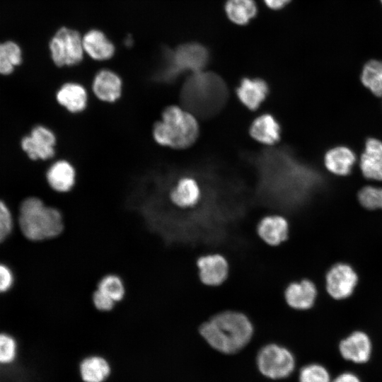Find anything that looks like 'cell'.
<instances>
[{
	"label": "cell",
	"instance_id": "21",
	"mask_svg": "<svg viewBox=\"0 0 382 382\" xmlns=\"http://www.w3.org/2000/svg\"><path fill=\"white\" fill-rule=\"evenodd\" d=\"M268 92L267 84L260 79H243L237 88L238 98L250 110L257 109Z\"/></svg>",
	"mask_w": 382,
	"mask_h": 382
},
{
	"label": "cell",
	"instance_id": "3",
	"mask_svg": "<svg viewBox=\"0 0 382 382\" xmlns=\"http://www.w3.org/2000/svg\"><path fill=\"white\" fill-rule=\"evenodd\" d=\"M226 97L227 90L223 80L212 72L192 73L183 86V99L187 108L203 117L218 112Z\"/></svg>",
	"mask_w": 382,
	"mask_h": 382
},
{
	"label": "cell",
	"instance_id": "15",
	"mask_svg": "<svg viewBox=\"0 0 382 382\" xmlns=\"http://www.w3.org/2000/svg\"><path fill=\"white\" fill-rule=\"evenodd\" d=\"M55 98L60 106L72 114L84 111L88 103L86 88L82 84L74 81L63 83L57 91Z\"/></svg>",
	"mask_w": 382,
	"mask_h": 382
},
{
	"label": "cell",
	"instance_id": "8",
	"mask_svg": "<svg viewBox=\"0 0 382 382\" xmlns=\"http://www.w3.org/2000/svg\"><path fill=\"white\" fill-rule=\"evenodd\" d=\"M57 137L54 132L44 125H37L25 136L21 146L28 156L34 161H45L55 154Z\"/></svg>",
	"mask_w": 382,
	"mask_h": 382
},
{
	"label": "cell",
	"instance_id": "13",
	"mask_svg": "<svg viewBox=\"0 0 382 382\" xmlns=\"http://www.w3.org/2000/svg\"><path fill=\"white\" fill-rule=\"evenodd\" d=\"M202 187L197 179L192 175L180 177L171 187L169 199L180 209L195 207L202 197Z\"/></svg>",
	"mask_w": 382,
	"mask_h": 382
},
{
	"label": "cell",
	"instance_id": "36",
	"mask_svg": "<svg viewBox=\"0 0 382 382\" xmlns=\"http://www.w3.org/2000/svg\"><path fill=\"white\" fill-rule=\"evenodd\" d=\"M381 3H382V0H381Z\"/></svg>",
	"mask_w": 382,
	"mask_h": 382
},
{
	"label": "cell",
	"instance_id": "31",
	"mask_svg": "<svg viewBox=\"0 0 382 382\" xmlns=\"http://www.w3.org/2000/svg\"><path fill=\"white\" fill-rule=\"evenodd\" d=\"M13 228L11 213L3 202L0 201V242H2L11 233Z\"/></svg>",
	"mask_w": 382,
	"mask_h": 382
},
{
	"label": "cell",
	"instance_id": "35",
	"mask_svg": "<svg viewBox=\"0 0 382 382\" xmlns=\"http://www.w3.org/2000/svg\"><path fill=\"white\" fill-rule=\"evenodd\" d=\"M291 0H264L265 4L274 10L280 9L286 6Z\"/></svg>",
	"mask_w": 382,
	"mask_h": 382
},
{
	"label": "cell",
	"instance_id": "18",
	"mask_svg": "<svg viewBox=\"0 0 382 382\" xmlns=\"http://www.w3.org/2000/svg\"><path fill=\"white\" fill-rule=\"evenodd\" d=\"M289 231L287 220L280 215L265 216L259 221L257 227L259 237L271 246H277L286 241Z\"/></svg>",
	"mask_w": 382,
	"mask_h": 382
},
{
	"label": "cell",
	"instance_id": "1",
	"mask_svg": "<svg viewBox=\"0 0 382 382\" xmlns=\"http://www.w3.org/2000/svg\"><path fill=\"white\" fill-rule=\"evenodd\" d=\"M199 333L214 349L224 354H234L250 341L253 326L244 313L226 311L202 323Z\"/></svg>",
	"mask_w": 382,
	"mask_h": 382
},
{
	"label": "cell",
	"instance_id": "4",
	"mask_svg": "<svg viewBox=\"0 0 382 382\" xmlns=\"http://www.w3.org/2000/svg\"><path fill=\"white\" fill-rule=\"evenodd\" d=\"M18 222L24 236L33 241L57 238L64 229L61 212L45 205L42 200L35 197H28L21 202Z\"/></svg>",
	"mask_w": 382,
	"mask_h": 382
},
{
	"label": "cell",
	"instance_id": "33",
	"mask_svg": "<svg viewBox=\"0 0 382 382\" xmlns=\"http://www.w3.org/2000/svg\"><path fill=\"white\" fill-rule=\"evenodd\" d=\"M14 277L11 269L0 263V293L6 292L13 284Z\"/></svg>",
	"mask_w": 382,
	"mask_h": 382
},
{
	"label": "cell",
	"instance_id": "2",
	"mask_svg": "<svg viewBox=\"0 0 382 382\" xmlns=\"http://www.w3.org/2000/svg\"><path fill=\"white\" fill-rule=\"evenodd\" d=\"M152 137L159 146L175 149L190 146L197 139L199 127L194 115L177 105L166 107L153 125Z\"/></svg>",
	"mask_w": 382,
	"mask_h": 382
},
{
	"label": "cell",
	"instance_id": "25",
	"mask_svg": "<svg viewBox=\"0 0 382 382\" xmlns=\"http://www.w3.org/2000/svg\"><path fill=\"white\" fill-rule=\"evenodd\" d=\"M361 81L375 96L382 97V61L366 62L361 71Z\"/></svg>",
	"mask_w": 382,
	"mask_h": 382
},
{
	"label": "cell",
	"instance_id": "29",
	"mask_svg": "<svg viewBox=\"0 0 382 382\" xmlns=\"http://www.w3.org/2000/svg\"><path fill=\"white\" fill-rule=\"evenodd\" d=\"M18 344L11 334L0 332V365L13 364L18 355Z\"/></svg>",
	"mask_w": 382,
	"mask_h": 382
},
{
	"label": "cell",
	"instance_id": "23",
	"mask_svg": "<svg viewBox=\"0 0 382 382\" xmlns=\"http://www.w3.org/2000/svg\"><path fill=\"white\" fill-rule=\"evenodd\" d=\"M79 369L83 382H104L111 372L109 362L98 355L88 356L82 359Z\"/></svg>",
	"mask_w": 382,
	"mask_h": 382
},
{
	"label": "cell",
	"instance_id": "6",
	"mask_svg": "<svg viewBox=\"0 0 382 382\" xmlns=\"http://www.w3.org/2000/svg\"><path fill=\"white\" fill-rule=\"evenodd\" d=\"M53 62L59 67L73 66L81 63L84 50L80 33L66 27L59 28L50 42Z\"/></svg>",
	"mask_w": 382,
	"mask_h": 382
},
{
	"label": "cell",
	"instance_id": "27",
	"mask_svg": "<svg viewBox=\"0 0 382 382\" xmlns=\"http://www.w3.org/2000/svg\"><path fill=\"white\" fill-rule=\"evenodd\" d=\"M97 289L113 301L120 302L126 294V287L120 276L116 274H107L102 277L98 284Z\"/></svg>",
	"mask_w": 382,
	"mask_h": 382
},
{
	"label": "cell",
	"instance_id": "17",
	"mask_svg": "<svg viewBox=\"0 0 382 382\" xmlns=\"http://www.w3.org/2000/svg\"><path fill=\"white\" fill-rule=\"evenodd\" d=\"M317 289L316 285L309 279H302L290 283L284 291L287 305L295 310H308L316 301Z\"/></svg>",
	"mask_w": 382,
	"mask_h": 382
},
{
	"label": "cell",
	"instance_id": "16",
	"mask_svg": "<svg viewBox=\"0 0 382 382\" xmlns=\"http://www.w3.org/2000/svg\"><path fill=\"white\" fill-rule=\"evenodd\" d=\"M359 168L364 178L382 181V141L369 138L360 156Z\"/></svg>",
	"mask_w": 382,
	"mask_h": 382
},
{
	"label": "cell",
	"instance_id": "34",
	"mask_svg": "<svg viewBox=\"0 0 382 382\" xmlns=\"http://www.w3.org/2000/svg\"><path fill=\"white\" fill-rule=\"evenodd\" d=\"M331 382H362V381L355 372L344 371L334 376Z\"/></svg>",
	"mask_w": 382,
	"mask_h": 382
},
{
	"label": "cell",
	"instance_id": "32",
	"mask_svg": "<svg viewBox=\"0 0 382 382\" xmlns=\"http://www.w3.org/2000/svg\"><path fill=\"white\" fill-rule=\"evenodd\" d=\"M93 306L101 312L111 311L115 306L116 302L110 296L96 289L92 294Z\"/></svg>",
	"mask_w": 382,
	"mask_h": 382
},
{
	"label": "cell",
	"instance_id": "19",
	"mask_svg": "<svg viewBox=\"0 0 382 382\" xmlns=\"http://www.w3.org/2000/svg\"><path fill=\"white\" fill-rule=\"evenodd\" d=\"M83 47L86 54L96 61H105L111 59L115 52L114 44L102 31L93 29L83 37Z\"/></svg>",
	"mask_w": 382,
	"mask_h": 382
},
{
	"label": "cell",
	"instance_id": "11",
	"mask_svg": "<svg viewBox=\"0 0 382 382\" xmlns=\"http://www.w3.org/2000/svg\"><path fill=\"white\" fill-rule=\"evenodd\" d=\"M197 267L201 282L207 286H219L226 281L228 275L227 260L219 253L200 256L197 260Z\"/></svg>",
	"mask_w": 382,
	"mask_h": 382
},
{
	"label": "cell",
	"instance_id": "12",
	"mask_svg": "<svg viewBox=\"0 0 382 382\" xmlns=\"http://www.w3.org/2000/svg\"><path fill=\"white\" fill-rule=\"evenodd\" d=\"M91 88L100 101L112 103L122 96L123 83L118 74L108 69L98 71L93 76Z\"/></svg>",
	"mask_w": 382,
	"mask_h": 382
},
{
	"label": "cell",
	"instance_id": "9",
	"mask_svg": "<svg viewBox=\"0 0 382 382\" xmlns=\"http://www.w3.org/2000/svg\"><path fill=\"white\" fill-rule=\"evenodd\" d=\"M342 358L354 364L367 363L373 354L374 345L371 336L363 330H353L338 342Z\"/></svg>",
	"mask_w": 382,
	"mask_h": 382
},
{
	"label": "cell",
	"instance_id": "22",
	"mask_svg": "<svg viewBox=\"0 0 382 382\" xmlns=\"http://www.w3.org/2000/svg\"><path fill=\"white\" fill-rule=\"evenodd\" d=\"M250 135L257 141L272 145L280 139V127L275 118L270 114L257 117L250 129Z\"/></svg>",
	"mask_w": 382,
	"mask_h": 382
},
{
	"label": "cell",
	"instance_id": "30",
	"mask_svg": "<svg viewBox=\"0 0 382 382\" xmlns=\"http://www.w3.org/2000/svg\"><path fill=\"white\" fill-rule=\"evenodd\" d=\"M358 199L367 209H382V187L365 186L359 190Z\"/></svg>",
	"mask_w": 382,
	"mask_h": 382
},
{
	"label": "cell",
	"instance_id": "7",
	"mask_svg": "<svg viewBox=\"0 0 382 382\" xmlns=\"http://www.w3.org/2000/svg\"><path fill=\"white\" fill-rule=\"evenodd\" d=\"M257 365L260 373L272 379L284 378L295 369L296 360L293 354L286 347L269 344L258 352Z\"/></svg>",
	"mask_w": 382,
	"mask_h": 382
},
{
	"label": "cell",
	"instance_id": "10",
	"mask_svg": "<svg viewBox=\"0 0 382 382\" xmlns=\"http://www.w3.org/2000/svg\"><path fill=\"white\" fill-rule=\"evenodd\" d=\"M357 282L354 270L343 262L332 266L325 277L327 291L335 299H344L352 295Z\"/></svg>",
	"mask_w": 382,
	"mask_h": 382
},
{
	"label": "cell",
	"instance_id": "20",
	"mask_svg": "<svg viewBox=\"0 0 382 382\" xmlns=\"http://www.w3.org/2000/svg\"><path fill=\"white\" fill-rule=\"evenodd\" d=\"M356 160L355 154L349 147L337 146L325 153L324 163L331 173L343 176L352 171Z\"/></svg>",
	"mask_w": 382,
	"mask_h": 382
},
{
	"label": "cell",
	"instance_id": "26",
	"mask_svg": "<svg viewBox=\"0 0 382 382\" xmlns=\"http://www.w3.org/2000/svg\"><path fill=\"white\" fill-rule=\"evenodd\" d=\"M21 61V50L18 45L11 41L0 44L1 74H10Z\"/></svg>",
	"mask_w": 382,
	"mask_h": 382
},
{
	"label": "cell",
	"instance_id": "14",
	"mask_svg": "<svg viewBox=\"0 0 382 382\" xmlns=\"http://www.w3.org/2000/svg\"><path fill=\"white\" fill-rule=\"evenodd\" d=\"M49 186L59 193L70 192L76 182V171L74 165L66 159L53 162L46 172Z\"/></svg>",
	"mask_w": 382,
	"mask_h": 382
},
{
	"label": "cell",
	"instance_id": "28",
	"mask_svg": "<svg viewBox=\"0 0 382 382\" xmlns=\"http://www.w3.org/2000/svg\"><path fill=\"white\" fill-rule=\"evenodd\" d=\"M332 378L328 368L317 361L306 363L299 373V382H331Z\"/></svg>",
	"mask_w": 382,
	"mask_h": 382
},
{
	"label": "cell",
	"instance_id": "5",
	"mask_svg": "<svg viewBox=\"0 0 382 382\" xmlns=\"http://www.w3.org/2000/svg\"><path fill=\"white\" fill-rule=\"evenodd\" d=\"M209 54L202 45L190 42L179 45L173 50H166L165 65L161 74L164 79L171 80L179 74L202 71L208 62Z\"/></svg>",
	"mask_w": 382,
	"mask_h": 382
},
{
	"label": "cell",
	"instance_id": "24",
	"mask_svg": "<svg viewBox=\"0 0 382 382\" xmlns=\"http://www.w3.org/2000/svg\"><path fill=\"white\" fill-rule=\"evenodd\" d=\"M225 11L228 18L238 25H245L257 13L254 0H227Z\"/></svg>",
	"mask_w": 382,
	"mask_h": 382
}]
</instances>
